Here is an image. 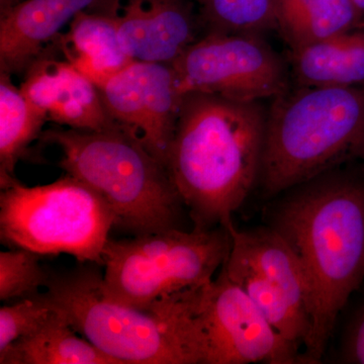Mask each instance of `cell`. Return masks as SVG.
Returning <instances> with one entry per match:
<instances>
[{
  "label": "cell",
  "mask_w": 364,
  "mask_h": 364,
  "mask_svg": "<svg viewBox=\"0 0 364 364\" xmlns=\"http://www.w3.org/2000/svg\"><path fill=\"white\" fill-rule=\"evenodd\" d=\"M269 226L299 258L310 289L304 363H318L337 318L364 279V163L330 170L282 193Z\"/></svg>",
  "instance_id": "6da1fadb"
},
{
  "label": "cell",
  "mask_w": 364,
  "mask_h": 364,
  "mask_svg": "<svg viewBox=\"0 0 364 364\" xmlns=\"http://www.w3.org/2000/svg\"><path fill=\"white\" fill-rule=\"evenodd\" d=\"M267 109L207 93L182 98L167 171L195 229L227 227L259 181Z\"/></svg>",
  "instance_id": "7a4b0ae2"
},
{
  "label": "cell",
  "mask_w": 364,
  "mask_h": 364,
  "mask_svg": "<svg viewBox=\"0 0 364 364\" xmlns=\"http://www.w3.org/2000/svg\"><path fill=\"white\" fill-rule=\"evenodd\" d=\"M95 267L50 274L43 298L69 324L121 364H205L198 318L203 287L150 310L107 298Z\"/></svg>",
  "instance_id": "3957f363"
},
{
  "label": "cell",
  "mask_w": 364,
  "mask_h": 364,
  "mask_svg": "<svg viewBox=\"0 0 364 364\" xmlns=\"http://www.w3.org/2000/svg\"><path fill=\"white\" fill-rule=\"evenodd\" d=\"M272 100L258 181L267 198L364 163V85H294Z\"/></svg>",
  "instance_id": "277c9868"
},
{
  "label": "cell",
  "mask_w": 364,
  "mask_h": 364,
  "mask_svg": "<svg viewBox=\"0 0 364 364\" xmlns=\"http://www.w3.org/2000/svg\"><path fill=\"white\" fill-rule=\"evenodd\" d=\"M42 142L61 150L60 167L90 186L139 236L177 228L182 203L166 167L121 127L102 131L53 128Z\"/></svg>",
  "instance_id": "5b68a950"
},
{
  "label": "cell",
  "mask_w": 364,
  "mask_h": 364,
  "mask_svg": "<svg viewBox=\"0 0 364 364\" xmlns=\"http://www.w3.org/2000/svg\"><path fill=\"white\" fill-rule=\"evenodd\" d=\"M230 249L231 235L224 226L109 238L102 253V293L119 303L150 310L212 282Z\"/></svg>",
  "instance_id": "8992f818"
},
{
  "label": "cell",
  "mask_w": 364,
  "mask_h": 364,
  "mask_svg": "<svg viewBox=\"0 0 364 364\" xmlns=\"http://www.w3.org/2000/svg\"><path fill=\"white\" fill-rule=\"evenodd\" d=\"M0 186L2 243L39 255L68 254L80 263L102 265L116 215L90 186L69 174L38 186L0 177Z\"/></svg>",
  "instance_id": "52a82bcc"
},
{
  "label": "cell",
  "mask_w": 364,
  "mask_h": 364,
  "mask_svg": "<svg viewBox=\"0 0 364 364\" xmlns=\"http://www.w3.org/2000/svg\"><path fill=\"white\" fill-rule=\"evenodd\" d=\"M170 65L182 97L262 102L284 92L291 78L289 65L262 36L249 33H205Z\"/></svg>",
  "instance_id": "ba28073f"
},
{
  "label": "cell",
  "mask_w": 364,
  "mask_h": 364,
  "mask_svg": "<svg viewBox=\"0 0 364 364\" xmlns=\"http://www.w3.org/2000/svg\"><path fill=\"white\" fill-rule=\"evenodd\" d=\"M198 318L205 364L304 363L301 348L270 324L223 267L203 287Z\"/></svg>",
  "instance_id": "9c48e42d"
},
{
  "label": "cell",
  "mask_w": 364,
  "mask_h": 364,
  "mask_svg": "<svg viewBox=\"0 0 364 364\" xmlns=\"http://www.w3.org/2000/svg\"><path fill=\"white\" fill-rule=\"evenodd\" d=\"M98 90L114 123L165 165L183 98L171 65L133 61Z\"/></svg>",
  "instance_id": "30bf717a"
},
{
  "label": "cell",
  "mask_w": 364,
  "mask_h": 364,
  "mask_svg": "<svg viewBox=\"0 0 364 364\" xmlns=\"http://www.w3.org/2000/svg\"><path fill=\"white\" fill-rule=\"evenodd\" d=\"M116 20L134 61L172 64L205 35L193 0H121Z\"/></svg>",
  "instance_id": "8fae6325"
},
{
  "label": "cell",
  "mask_w": 364,
  "mask_h": 364,
  "mask_svg": "<svg viewBox=\"0 0 364 364\" xmlns=\"http://www.w3.org/2000/svg\"><path fill=\"white\" fill-rule=\"evenodd\" d=\"M26 72L21 91L48 121L75 130L119 127L109 116L97 86L70 62L39 58Z\"/></svg>",
  "instance_id": "7c38bea8"
},
{
  "label": "cell",
  "mask_w": 364,
  "mask_h": 364,
  "mask_svg": "<svg viewBox=\"0 0 364 364\" xmlns=\"http://www.w3.org/2000/svg\"><path fill=\"white\" fill-rule=\"evenodd\" d=\"M121 0H25L0 16V72L26 71L81 11L116 16Z\"/></svg>",
  "instance_id": "4fadbf2b"
},
{
  "label": "cell",
  "mask_w": 364,
  "mask_h": 364,
  "mask_svg": "<svg viewBox=\"0 0 364 364\" xmlns=\"http://www.w3.org/2000/svg\"><path fill=\"white\" fill-rule=\"evenodd\" d=\"M289 68L294 86L364 85V21L347 32L289 50Z\"/></svg>",
  "instance_id": "5bb4252c"
},
{
  "label": "cell",
  "mask_w": 364,
  "mask_h": 364,
  "mask_svg": "<svg viewBox=\"0 0 364 364\" xmlns=\"http://www.w3.org/2000/svg\"><path fill=\"white\" fill-rule=\"evenodd\" d=\"M59 41L67 61L97 87L134 61L122 45L116 16L81 11Z\"/></svg>",
  "instance_id": "9a60e30c"
},
{
  "label": "cell",
  "mask_w": 364,
  "mask_h": 364,
  "mask_svg": "<svg viewBox=\"0 0 364 364\" xmlns=\"http://www.w3.org/2000/svg\"><path fill=\"white\" fill-rule=\"evenodd\" d=\"M78 335L53 309L44 324L0 352V364H121Z\"/></svg>",
  "instance_id": "2e32d148"
},
{
  "label": "cell",
  "mask_w": 364,
  "mask_h": 364,
  "mask_svg": "<svg viewBox=\"0 0 364 364\" xmlns=\"http://www.w3.org/2000/svg\"><path fill=\"white\" fill-rule=\"evenodd\" d=\"M361 23L350 0H277V30L289 50L347 32Z\"/></svg>",
  "instance_id": "e0dca14e"
},
{
  "label": "cell",
  "mask_w": 364,
  "mask_h": 364,
  "mask_svg": "<svg viewBox=\"0 0 364 364\" xmlns=\"http://www.w3.org/2000/svg\"><path fill=\"white\" fill-rule=\"evenodd\" d=\"M47 121L14 85L11 74L0 72V177H14L16 164L41 138Z\"/></svg>",
  "instance_id": "ac0fdd59"
},
{
  "label": "cell",
  "mask_w": 364,
  "mask_h": 364,
  "mask_svg": "<svg viewBox=\"0 0 364 364\" xmlns=\"http://www.w3.org/2000/svg\"><path fill=\"white\" fill-rule=\"evenodd\" d=\"M205 33L264 35L277 30V0H195Z\"/></svg>",
  "instance_id": "d6986e66"
},
{
  "label": "cell",
  "mask_w": 364,
  "mask_h": 364,
  "mask_svg": "<svg viewBox=\"0 0 364 364\" xmlns=\"http://www.w3.org/2000/svg\"><path fill=\"white\" fill-rule=\"evenodd\" d=\"M39 254L23 248L0 253V299L33 298L46 287L50 274L40 265Z\"/></svg>",
  "instance_id": "ffe728a7"
},
{
  "label": "cell",
  "mask_w": 364,
  "mask_h": 364,
  "mask_svg": "<svg viewBox=\"0 0 364 364\" xmlns=\"http://www.w3.org/2000/svg\"><path fill=\"white\" fill-rule=\"evenodd\" d=\"M53 308L42 294L0 308V352L37 330L50 317Z\"/></svg>",
  "instance_id": "44dd1931"
},
{
  "label": "cell",
  "mask_w": 364,
  "mask_h": 364,
  "mask_svg": "<svg viewBox=\"0 0 364 364\" xmlns=\"http://www.w3.org/2000/svg\"><path fill=\"white\" fill-rule=\"evenodd\" d=\"M344 355L347 363L364 364V306L349 332Z\"/></svg>",
  "instance_id": "7402d4cb"
},
{
  "label": "cell",
  "mask_w": 364,
  "mask_h": 364,
  "mask_svg": "<svg viewBox=\"0 0 364 364\" xmlns=\"http://www.w3.org/2000/svg\"><path fill=\"white\" fill-rule=\"evenodd\" d=\"M21 1L23 0H0V16L6 14Z\"/></svg>",
  "instance_id": "603a6c76"
},
{
  "label": "cell",
  "mask_w": 364,
  "mask_h": 364,
  "mask_svg": "<svg viewBox=\"0 0 364 364\" xmlns=\"http://www.w3.org/2000/svg\"><path fill=\"white\" fill-rule=\"evenodd\" d=\"M351 4L355 7L356 11L363 20L364 16V0H350Z\"/></svg>",
  "instance_id": "cb8c5ba5"
}]
</instances>
